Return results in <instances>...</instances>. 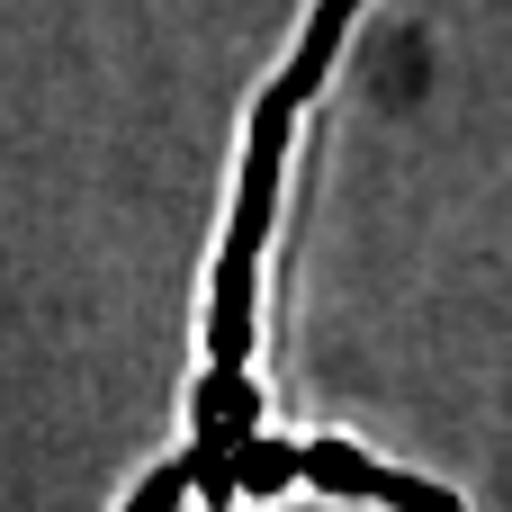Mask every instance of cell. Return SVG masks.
I'll return each instance as SVG.
<instances>
[{"label": "cell", "mask_w": 512, "mask_h": 512, "mask_svg": "<svg viewBox=\"0 0 512 512\" xmlns=\"http://www.w3.org/2000/svg\"><path fill=\"white\" fill-rule=\"evenodd\" d=\"M180 495H189V477H180V459H171L162 477H144V495H135L126 512H180Z\"/></svg>", "instance_id": "1"}]
</instances>
